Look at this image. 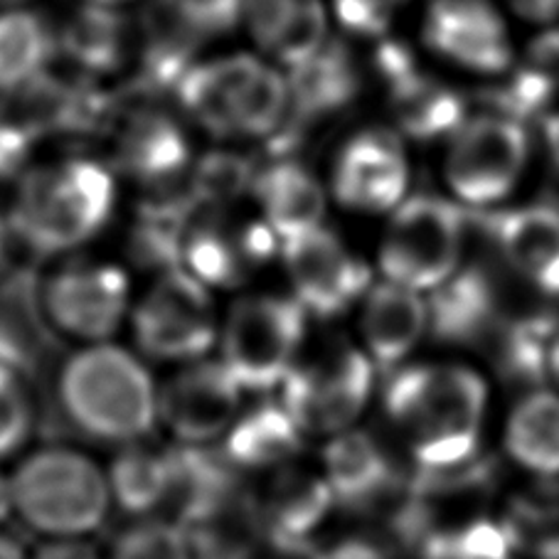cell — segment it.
Returning a JSON list of instances; mask_svg holds the SVG:
<instances>
[{"instance_id": "6da1fadb", "label": "cell", "mask_w": 559, "mask_h": 559, "mask_svg": "<svg viewBox=\"0 0 559 559\" xmlns=\"http://www.w3.org/2000/svg\"><path fill=\"white\" fill-rule=\"evenodd\" d=\"M486 407V380L466 365H412L384 388V412L419 468H454L478 459Z\"/></svg>"}, {"instance_id": "7a4b0ae2", "label": "cell", "mask_w": 559, "mask_h": 559, "mask_svg": "<svg viewBox=\"0 0 559 559\" xmlns=\"http://www.w3.org/2000/svg\"><path fill=\"white\" fill-rule=\"evenodd\" d=\"M55 390L67 424L94 443L121 449L158 427V384L146 358L111 341L67 355Z\"/></svg>"}, {"instance_id": "3957f363", "label": "cell", "mask_w": 559, "mask_h": 559, "mask_svg": "<svg viewBox=\"0 0 559 559\" xmlns=\"http://www.w3.org/2000/svg\"><path fill=\"white\" fill-rule=\"evenodd\" d=\"M117 180L96 160H64L27 170L8 227L37 257H62L90 245L111 222Z\"/></svg>"}, {"instance_id": "277c9868", "label": "cell", "mask_w": 559, "mask_h": 559, "mask_svg": "<svg viewBox=\"0 0 559 559\" xmlns=\"http://www.w3.org/2000/svg\"><path fill=\"white\" fill-rule=\"evenodd\" d=\"M13 515L35 535L92 537L111 513L106 468L67 443L37 447L11 471Z\"/></svg>"}, {"instance_id": "5b68a950", "label": "cell", "mask_w": 559, "mask_h": 559, "mask_svg": "<svg viewBox=\"0 0 559 559\" xmlns=\"http://www.w3.org/2000/svg\"><path fill=\"white\" fill-rule=\"evenodd\" d=\"M176 96L215 139H272L292 114L288 80L252 55L192 64Z\"/></svg>"}, {"instance_id": "8992f818", "label": "cell", "mask_w": 559, "mask_h": 559, "mask_svg": "<svg viewBox=\"0 0 559 559\" xmlns=\"http://www.w3.org/2000/svg\"><path fill=\"white\" fill-rule=\"evenodd\" d=\"M308 316L292 294L247 292L219 321L217 350L245 392H272L304 355Z\"/></svg>"}, {"instance_id": "52a82bcc", "label": "cell", "mask_w": 559, "mask_h": 559, "mask_svg": "<svg viewBox=\"0 0 559 559\" xmlns=\"http://www.w3.org/2000/svg\"><path fill=\"white\" fill-rule=\"evenodd\" d=\"M219 321L215 292L180 266L158 274L133 304L129 318L143 358L176 368L210 358L217 348Z\"/></svg>"}, {"instance_id": "ba28073f", "label": "cell", "mask_w": 559, "mask_h": 559, "mask_svg": "<svg viewBox=\"0 0 559 559\" xmlns=\"http://www.w3.org/2000/svg\"><path fill=\"white\" fill-rule=\"evenodd\" d=\"M37 313L64 341L92 345L111 341L131 318L127 269L102 259H67L35 292Z\"/></svg>"}, {"instance_id": "9c48e42d", "label": "cell", "mask_w": 559, "mask_h": 559, "mask_svg": "<svg viewBox=\"0 0 559 559\" xmlns=\"http://www.w3.org/2000/svg\"><path fill=\"white\" fill-rule=\"evenodd\" d=\"M468 217L454 202L414 195L394 207L380 245V269L388 282L431 292L456 274Z\"/></svg>"}, {"instance_id": "30bf717a", "label": "cell", "mask_w": 559, "mask_h": 559, "mask_svg": "<svg viewBox=\"0 0 559 559\" xmlns=\"http://www.w3.org/2000/svg\"><path fill=\"white\" fill-rule=\"evenodd\" d=\"M374 388V362L348 343L301 355L278 388V400L306 437H333L368 407Z\"/></svg>"}, {"instance_id": "8fae6325", "label": "cell", "mask_w": 559, "mask_h": 559, "mask_svg": "<svg viewBox=\"0 0 559 559\" xmlns=\"http://www.w3.org/2000/svg\"><path fill=\"white\" fill-rule=\"evenodd\" d=\"M530 158L523 121L506 114H486L464 121L447 153V182L454 195L474 207H488L515 190Z\"/></svg>"}, {"instance_id": "7c38bea8", "label": "cell", "mask_w": 559, "mask_h": 559, "mask_svg": "<svg viewBox=\"0 0 559 559\" xmlns=\"http://www.w3.org/2000/svg\"><path fill=\"white\" fill-rule=\"evenodd\" d=\"M282 259V239L264 219L229 222L217 207H200L182 239L180 269L210 292H235Z\"/></svg>"}, {"instance_id": "4fadbf2b", "label": "cell", "mask_w": 559, "mask_h": 559, "mask_svg": "<svg viewBox=\"0 0 559 559\" xmlns=\"http://www.w3.org/2000/svg\"><path fill=\"white\" fill-rule=\"evenodd\" d=\"M282 264L292 296L321 321L343 316L372 286L370 266L323 225L286 239Z\"/></svg>"}, {"instance_id": "5bb4252c", "label": "cell", "mask_w": 559, "mask_h": 559, "mask_svg": "<svg viewBox=\"0 0 559 559\" xmlns=\"http://www.w3.org/2000/svg\"><path fill=\"white\" fill-rule=\"evenodd\" d=\"M245 394L219 358L178 365L158 388V424L182 447H215L242 414Z\"/></svg>"}, {"instance_id": "9a60e30c", "label": "cell", "mask_w": 559, "mask_h": 559, "mask_svg": "<svg viewBox=\"0 0 559 559\" xmlns=\"http://www.w3.org/2000/svg\"><path fill=\"white\" fill-rule=\"evenodd\" d=\"M360 72L353 52L338 40H325L311 60L298 64L288 76L292 114L269 139L272 158H292L301 148L306 133L318 121L338 114L360 94Z\"/></svg>"}, {"instance_id": "2e32d148", "label": "cell", "mask_w": 559, "mask_h": 559, "mask_svg": "<svg viewBox=\"0 0 559 559\" xmlns=\"http://www.w3.org/2000/svg\"><path fill=\"white\" fill-rule=\"evenodd\" d=\"M374 70L390 96L400 131L414 141L454 136L464 127L466 102L447 84L424 74L402 43H382L374 52Z\"/></svg>"}, {"instance_id": "e0dca14e", "label": "cell", "mask_w": 559, "mask_h": 559, "mask_svg": "<svg viewBox=\"0 0 559 559\" xmlns=\"http://www.w3.org/2000/svg\"><path fill=\"white\" fill-rule=\"evenodd\" d=\"M333 198L355 212H388L402 202L409 163L400 136L390 129H365L338 151L333 166Z\"/></svg>"}, {"instance_id": "ac0fdd59", "label": "cell", "mask_w": 559, "mask_h": 559, "mask_svg": "<svg viewBox=\"0 0 559 559\" xmlns=\"http://www.w3.org/2000/svg\"><path fill=\"white\" fill-rule=\"evenodd\" d=\"M335 506L325 478L288 464L272 471L262 496L254 500V527L276 552L313 555V537Z\"/></svg>"}, {"instance_id": "d6986e66", "label": "cell", "mask_w": 559, "mask_h": 559, "mask_svg": "<svg viewBox=\"0 0 559 559\" xmlns=\"http://www.w3.org/2000/svg\"><path fill=\"white\" fill-rule=\"evenodd\" d=\"M421 35L433 52L466 70L500 74L513 64L508 27L488 0H431Z\"/></svg>"}, {"instance_id": "ffe728a7", "label": "cell", "mask_w": 559, "mask_h": 559, "mask_svg": "<svg viewBox=\"0 0 559 559\" xmlns=\"http://www.w3.org/2000/svg\"><path fill=\"white\" fill-rule=\"evenodd\" d=\"M480 227L515 272L547 296L559 298V207L549 202L496 215H480Z\"/></svg>"}, {"instance_id": "44dd1931", "label": "cell", "mask_w": 559, "mask_h": 559, "mask_svg": "<svg viewBox=\"0 0 559 559\" xmlns=\"http://www.w3.org/2000/svg\"><path fill=\"white\" fill-rule=\"evenodd\" d=\"M190 163V143L176 119L158 109H136L119 129L117 166L151 192L168 190Z\"/></svg>"}, {"instance_id": "7402d4cb", "label": "cell", "mask_w": 559, "mask_h": 559, "mask_svg": "<svg viewBox=\"0 0 559 559\" xmlns=\"http://www.w3.org/2000/svg\"><path fill=\"white\" fill-rule=\"evenodd\" d=\"M429 331V308L419 292L384 278L362 296L360 333L368 358L390 370L417 348Z\"/></svg>"}, {"instance_id": "603a6c76", "label": "cell", "mask_w": 559, "mask_h": 559, "mask_svg": "<svg viewBox=\"0 0 559 559\" xmlns=\"http://www.w3.org/2000/svg\"><path fill=\"white\" fill-rule=\"evenodd\" d=\"M176 484H173L170 508L176 510L182 527L233 513L242 506L239 496V474L225 451L212 447H182L173 449Z\"/></svg>"}, {"instance_id": "cb8c5ba5", "label": "cell", "mask_w": 559, "mask_h": 559, "mask_svg": "<svg viewBox=\"0 0 559 559\" xmlns=\"http://www.w3.org/2000/svg\"><path fill=\"white\" fill-rule=\"evenodd\" d=\"M304 429L276 397L245 407L219 447L242 474H272L294 464L304 451Z\"/></svg>"}, {"instance_id": "d4e9b609", "label": "cell", "mask_w": 559, "mask_h": 559, "mask_svg": "<svg viewBox=\"0 0 559 559\" xmlns=\"http://www.w3.org/2000/svg\"><path fill=\"white\" fill-rule=\"evenodd\" d=\"M321 476L335 506L362 510L394 488V466L368 431L345 429L325 441Z\"/></svg>"}, {"instance_id": "484cf974", "label": "cell", "mask_w": 559, "mask_h": 559, "mask_svg": "<svg viewBox=\"0 0 559 559\" xmlns=\"http://www.w3.org/2000/svg\"><path fill=\"white\" fill-rule=\"evenodd\" d=\"M252 195L262 210V219L282 245L323 225L325 190L313 173L294 158H274L259 168Z\"/></svg>"}, {"instance_id": "4316f807", "label": "cell", "mask_w": 559, "mask_h": 559, "mask_svg": "<svg viewBox=\"0 0 559 559\" xmlns=\"http://www.w3.org/2000/svg\"><path fill=\"white\" fill-rule=\"evenodd\" d=\"M427 308L429 331L441 343H476L498 323L496 286L478 266L456 269L454 276L431 288Z\"/></svg>"}, {"instance_id": "83f0119b", "label": "cell", "mask_w": 559, "mask_h": 559, "mask_svg": "<svg viewBox=\"0 0 559 559\" xmlns=\"http://www.w3.org/2000/svg\"><path fill=\"white\" fill-rule=\"evenodd\" d=\"M245 13L257 45L292 70L325 45L321 0H247Z\"/></svg>"}, {"instance_id": "f1b7e54d", "label": "cell", "mask_w": 559, "mask_h": 559, "mask_svg": "<svg viewBox=\"0 0 559 559\" xmlns=\"http://www.w3.org/2000/svg\"><path fill=\"white\" fill-rule=\"evenodd\" d=\"M200 205L190 190H156L141 202L129 229L127 252L131 262L148 272H170L180 266L182 239Z\"/></svg>"}, {"instance_id": "f546056e", "label": "cell", "mask_w": 559, "mask_h": 559, "mask_svg": "<svg viewBox=\"0 0 559 559\" xmlns=\"http://www.w3.org/2000/svg\"><path fill=\"white\" fill-rule=\"evenodd\" d=\"M111 503L121 513L136 520L151 518L156 510L170 506L176 466L173 449H158L148 441L121 447L106 468Z\"/></svg>"}, {"instance_id": "4dcf8cb0", "label": "cell", "mask_w": 559, "mask_h": 559, "mask_svg": "<svg viewBox=\"0 0 559 559\" xmlns=\"http://www.w3.org/2000/svg\"><path fill=\"white\" fill-rule=\"evenodd\" d=\"M133 27L114 5L86 3L67 21L60 45L70 60L90 74L117 72L127 62Z\"/></svg>"}, {"instance_id": "1f68e13d", "label": "cell", "mask_w": 559, "mask_h": 559, "mask_svg": "<svg viewBox=\"0 0 559 559\" xmlns=\"http://www.w3.org/2000/svg\"><path fill=\"white\" fill-rule=\"evenodd\" d=\"M506 449L533 474L559 478V394L533 392L518 404L506 427Z\"/></svg>"}, {"instance_id": "d6a6232c", "label": "cell", "mask_w": 559, "mask_h": 559, "mask_svg": "<svg viewBox=\"0 0 559 559\" xmlns=\"http://www.w3.org/2000/svg\"><path fill=\"white\" fill-rule=\"evenodd\" d=\"M57 45L60 37L40 13H0V86L17 90L43 74L57 52Z\"/></svg>"}, {"instance_id": "836d02e7", "label": "cell", "mask_w": 559, "mask_h": 559, "mask_svg": "<svg viewBox=\"0 0 559 559\" xmlns=\"http://www.w3.org/2000/svg\"><path fill=\"white\" fill-rule=\"evenodd\" d=\"M559 338L555 316H527L510 323L498 343V362L510 380L539 384L549 380V362Z\"/></svg>"}, {"instance_id": "e575fe53", "label": "cell", "mask_w": 559, "mask_h": 559, "mask_svg": "<svg viewBox=\"0 0 559 559\" xmlns=\"http://www.w3.org/2000/svg\"><path fill=\"white\" fill-rule=\"evenodd\" d=\"M498 525L513 552L530 559H559V496L510 498Z\"/></svg>"}, {"instance_id": "d590c367", "label": "cell", "mask_w": 559, "mask_h": 559, "mask_svg": "<svg viewBox=\"0 0 559 559\" xmlns=\"http://www.w3.org/2000/svg\"><path fill=\"white\" fill-rule=\"evenodd\" d=\"M257 166L249 156L233 151H215L198 160L190 178V195L200 207H225L252 192Z\"/></svg>"}, {"instance_id": "8d00e7d4", "label": "cell", "mask_w": 559, "mask_h": 559, "mask_svg": "<svg viewBox=\"0 0 559 559\" xmlns=\"http://www.w3.org/2000/svg\"><path fill=\"white\" fill-rule=\"evenodd\" d=\"M417 549L419 559H510L513 552L500 525L486 518L431 533Z\"/></svg>"}, {"instance_id": "74e56055", "label": "cell", "mask_w": 559, "mask_h": 559, "mask_svg": "<svg viewBox=\"0 0 559 559\" xmlns=\"http://www.w3.org/2000/svg\"><path fill=\"white\" fill-rule=\"evenodd\" d=\"M37 424L31 384L13 365L0 362V464L21 454Z\"/></svg>"}, {"instance_id": "f35d334b", "label": "cell", "mask_w": 559, "mask_h": 559, "mask_svg": "<svg viewBox=\"0 0 559 559\" xmlns=\"http://www.w3.org/2000/svg\"><path fill=\"white\" fill-rule=\"evenodd\" d=\"M106 559H195L186 527L168 520H136L114 539Z\"/></svg>"}, {"instance_id": "ab89813d", "label": "cell", "mask_w": 559, "mask_h": 559, "mask_svg": "<svg viewBox=\"0 0 559 559\" xmlns=\"http://www.w3.org/2000/svg\"><path fill=\"white\" fill-rule=\"evenodd\" d=\"M245 8L247 0H160V11L200 40L233 31Z\"/></svg>"}, {"instance_id": "60d3db41", "label": "cell", "mask_w": 559, "mask_h": 559, "mask_svg": "<svg viewBox=\"0 0 559 559\" xmlns=\"http://www.w3.org/2000/svg\"><path fill=\"white\" fill-rule=\"evenodd\" d=\"M402 3L404 0H333L341 25L362 37H380L388 33Z\"/></svg>"}, {"instance_id": "b9f144b4", "label": "cell", "mask_w": 559, "mask_h": 559, "mask_svg": "<svg viewBox=\"0 0 559 559\" xmlns=\"http://www.w3.org/2000/svg\"><path fill=\"white\" fill-rule=\"evenodd\" d=\"M35 141L33 133L23 129L8 109V117L0 121V182L13 180L23 170Z\"/></svg>"}, {"instance_id": "7bdbcfd3", "label": "cell", "mask_w": 559, "mask_h": 559, "mask_svg": "<svg viewBox=\"0 0 559 559\" xmlns=\"http://www.w3.org/2000/svg\"><path fill=\"white\" fill-rule=\"evenodd\" d=\"M27 559H106L90 537H47Z\"/></svg>"}, {"instance_id": "ee69618b", "label": "cell", "mask_w": 559, "mask_h": 559, "mask_svg": "<svg viewBox=\"0 0 559 559\" xmlns=\"http://www.w3.org/2000/svg\"><path fill=\"white\" fill-rule=\"evenodd\" d=\"M311 559H388V555L374 543H368V539L348 537L323 549H313Z\"/></svg>"}, {"instance_id": "f6af8a7d", "label": "cell", "mask_w": 559, "mask_h": 559, "mask_svg": "<svg viewBox=\"0 0 559 559\" xmlns=\"http://www.w3.org/2000/svg\"><path fill=\"white\" fill-rule=\"evenodd\" d=\"M515 11L533 23H552L559 17V0H508Z\"/></svg>"}, {"instance_id": "bcb514c9", "label": "cell", "mask_w": 559, "mask_h": 559, "mask_svg": "<svg viewBox=\"0 0 559 559\" xmlns=\"http://www.w3.org/2000/svg\"><path fill=\"white\" fill-rule=\"evenodd\" d=\"M543 133H545L549 158H552V163L559 168V114H552V117H547L543 121Z\"/></svg>"}, {"instance_id": "7dc6e473", "label": "cell", "mask_w": 559, "mask_h": 559, "mask_svg": "<svg viewBox=\"0 0 559 559\" xmlns=\"http://www.w3.org/2000/svg\"><path fill=\"white\" fill-rule=\"evenodd\" d=\"M13 515V490H11V474L0 471V525Z\"/></svg>"}, {"instance_id": "c3c4849f", "label": "cell", "mask_w": 559, "mask_h": 559, "mask_svg": "<svg viewBox=\"0 0 559 559\" xmlns=\"http://www.w3.org/2000/svg\"><path fill=\"white\" fill-rule=\"evenodd\" d=\"M0 559H27V555L11 535L0 533Z\"/></svg>"}, {"instance_id": "681fc988", "label": "cell", "mask_w": 559, "mask_h": 559, "mask_svg": "<svg viewBox=\"0 0 559 559\" xmlns=\"http://www.w3.org/2000/svg\"><path fill=\"white\" fill-rule=\"evenodd\" d=\"M8 237H11V227H8V219L0 217V264H3V257H5Z\"/></svg>"}, {"instance_id": "f907efd6", "label": "cell", "mask_w": 559, "mask_h": 559, "mask_svg": "<svg viewBox=\"0 0 559 559\" xmlns=\"http://www.w3.org/2000/svg\"><path fill=\"white\" fill-rule=\"evenodd\" d=\"M549 380H555L559 384V338L552 350V362H549Z\"/></svg>"}, {"instance_id": "816d5d0a", "label": "cell", "mask_w": 559, "mask_h": 559, "mask_svg": "<svg viewBox=\"0 0 559 559\" xmlns=\"http://www.w3.org/2000/svg\"><path fill=\"white\" fill-rule=\"evenodd\" d=\"M92 3H102V5H117V3H127V0H92Z\"/></svg>"}]
</instances>
